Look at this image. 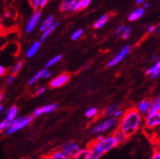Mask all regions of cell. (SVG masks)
<instances>
[{
    "label": "cell",
    "instance_id": "52",
    "mask_svg": "<svg viewBox=\"0 0 160 159\" xmlns=\"http://www.w3.org/2000/svg\"><path fill=\"white\" fill-rule=\"evenodd\" d=\"M159 149H160V145H159Z\"/></svg>",
    "mask_w": 160,
    "mask_h": 159
},
{
    "label": "cell",
    "instance_id": "50",
    "mask_svg": "<svg viewBox=\"0 0 160 159\" xmlns=\"http://www.w3.org/2000/svg\"><path fill=\"white\" fill-rule=\"evenodd\" d=\"M157 32H160V24L157 26Z\"/></svg>",
    "mask_w": 160,
    "mask_h": 159
},
{
    "label": "cell",
    "instance_id": "1",
    "mask_svg": "<svg viewBox=\"0 0 160 159\" xmlns=\"http://www.w3.org/2000/svg\"><path fill=\"white\" fill-rule=\"evenodd\" d=\"M142 115L137 108H129L123 114L119 121V128L127 133L128 136L132 135L141 127Z\"/></svg>",
    "mask_w": 160,
    "mask_h": 159
},
{
    "label": "cell",
    "instance_id": "35",
    "mask_svg": "<svg viewBox=\"0 0 160 159\" xmlns=\"http://www.w3.org/2000/svg\"><path fill=\"white\" fill-rule=\"evenodd\" d=\"M147 28V31L150 33H154V32H157V26H154V25H148L146 27Z\"/></svg>",
    "mask_w": 160,
    "mask_h": 159
},
{
    "label": "cell",
    "instance_id": "48",
    "mask_svg": "<svg viewBox=\"0 0 160 159\" xmlns=\"http://www.w3.org/2000/svg\"><path fill=\"white\" fill-rule=\"evenodd\" d=\"M146 0H136V2L138 4H142L143 3V2H146Z\"/></svg>",
    "mask_w": 160,
    "mask_h": 159
},
{
    "label": "cell",
    "instance_id": "19",
    "mask_svg": "<svg viewBox=\"0 0 160 159\" xmlns=\"http://www.w3.org/2000/svg\"><path fill=\"white\" fill-rule=\"evenodd\" d=\"M58 25H59V22H55L51 27H49V28H47L46 30L43 31L42 37H41V42H45V41L47 40V38L48 37L49 35L51 34V32L55 30V28L58 27Z\"/></svg>",
    "mask_w": 160,
    "mask_h": 159
},
{
    "label": "cell",
    "instance_id": "10",
    "mask_svg": "<svg viewBox=\"0 0 160 159\" xmlns=\"http://www.w3.org/2000/svg\"><path fill=\"white\" fill-rule=\"evenodd\" d=\"M57 109V105L53 103V104H49V105L44 106L42 107L35 109L33 111V116H40L44 114H48V113L53 112Z\"/></svg>",
    "mask_w": 160,
    "mask_h": 159
},
{
    "label": "cell",
    "instance_id": "20",
    "mask_svg": "<svg viewBox=\"0 0 160 159\" xmlns=\"http://www.w3.org/2000/svg\"><path fill=\"white\" fill-rule=\"evenodd\" d=\"M108 19H109V15H102V16L100 18L98 19L97 21L93 24V28H102V27H103L108 21Z\"/></svg>",
    "mask_w": 160,
    "mask_h": 159
},
{
    "label": "cell",
    "instance_id": "31",
    "mask_svg": "<svg viewBox=\"0 0 160 159\" xmlns=\"http://www.w3.org/2000/svg\"><path fill=\"white\" fill-rule=\"evenodd\" d=\"M131 30H132V28L130 26H125L124 28V31L122 32V33L120 34V37H121L122 39H127L128 37V36L130 35V32H131Z\"/></svg>",
    "mask_w": 160,
    "mask_h": 159
},
{
    "label": "cell",
    "instance_id": "33",
    "mask_svg": "<svg viewBox=\"0 0 160 159\" xmlns=\"http://www.w3.org/2000/svg\"><path fill=\"white\" fill-rule=\"evenodd\" d=\"M41 0H31V5L34 10H38L40 8Z\"/></svg>",
    "mask_w": 160,
    "mask_h": 159
},
{
    "label": "cell",
    "instance_id": "32",
    "mask_svg": "<svg viewBox=\"0 0 160 159\" xmlns=\"http://www.w3.org/2000/svg\"><path fill=\"white\" fill-rule=\"evenodd\" d=\"M83 34V29H77V31L73 32L72 34V39L73 41H77L78 40L79 38H81V37L82 36Z\"/></svg>",
    "mask_w": 160,
    "mask_h": 159
},
{
    "label": "cell",
    "instance_id": "28",
    "mask_svg": "<svg viewBox=\"0 0 160 159\" xmlns=\"http://www.w3.org/2000/svg\"><path fill=\"white\" fill-rule=\"evenodd\" d=\"M23 65H24V62H23V61H18L17 62H16L12 67V74L16 75V73H18L20 71V69L22 68Z\"/></svg>",
    "mask_w": 160,
    "mask_h": 159
},
{
    "label": "cell",
    "instance_id": "30",
    "mask_svg": "<svg viewBox=\"0 0 160 159\" xmlns=\"http://www.w3.org/2000/svg\"><path fill=\"white\" fill-rule=\"evenodd\" d=\"M9 127H10V122L9 121H7L6 119L1 121L0 122V133L4 131H7Z\"/></svg>",
    "mask_w": 160,
    "mask_h": 159
},
{
    "label": "cell",
    "instance_id": "26",
    "mask_svg": "<svg viewBox=\"0 0 160 159\" xmlns=\"http://www.w3.org/2000/svg\"><path fill=\"white\" fill-rule=\"evenodd\" d=\"M50 158H52V159H68L69 158L64 153H63L62 150H58L56 152H54L51 155Z\"/></svg>",
    "mask_w": 160,
    "mask_h": 159
},
{
    "label": "cell",
    "instance_id": "16",
    "mask_svg": "<svg viewBox=\"0 0 160 159\" xmlns=\"http://www.w3.org/2000/svg\"><path fill=\"white\" fill-rule=\"evenodd\" d=\"M158 111H160V97H155L150 101V110L148 111V114H152V113L154 112H158Z\"/></svg>",
    "mask_w": 160,
    "mask_h": 159
},
{
    "label": "cell",
    "instance_id": "29",
    "mask_svg": "<svg viewBox=\"0 0 160 159\" xmlns=\"http://www.w3.org/2000/svg\"><path fill=\"white\" fill-rule=\"evenodd\" d=\"M98 114V110L95 107H92V108H89V110L86 111L85 112V116L87 118H93L95 117Z\"/></svg>",
    "mask_w": 160,
    "mask_h": 159
},
{
    "label": "cell",
    "instance_id": "34",
    "mask_svg": "<svg viewBox=\"0 0 160 159\" xmlns=\"http://www.w3.org/2000/svg\"><path fill=\"white\" fill-rule=\"evenodd\" d=\"M15 77H16V75H15V74H12V73L11 75H9V76L8 77V78L6 79V84H7V85H11V84H12L13 81H14Z\"/></svg>",
    "mask_w": 160,
    "mask_h": 159
},
{
    "label": "cell",
    "instance_id": "21",
    "mask_svg": "<svg viewBox=\"0 0 160 159\" xmlns=\"http://www.w3.org/2000/svg\"><path fill=\"white\" fill-rule=\"evenodd\" d=\"M55 23V19H54V16H49L46 20L42 23L40 26V30L42 32L45 31L47 28H48L49 27H51L53 24Z\"/></svg>",
    "mask_w": 160,
    "mask_h": 159
},
{
    "label": "cell",
    "instance_id": "39",
    "mask_svg": "<svg viewBox=\"0 0 160 159\" xmlns=\"http://www.w3.org/2000/svg\"><path fill=\"white\" fill-rule=\"evenodd\" d=\"M6 72H7L6 67H5L3 65L0 64V78L3 77L4 75L6 74Z\"/></svg>",
    "mask_w": 160,
    "mask_h": 159
},
{
    "label": "cell",
    "instance_id": "45",
    "mask_svg": "<svg viewBox=\"0 0 160 159\" xmlns=\"http://www.w3.org/2000/svg\"><path fill=\"white\" fill-rule=\"evenodd\" d=\"M3 42H4L3 39L0 37V51H1V49H2V46H3Z\"/></svg>",
    "mask_w": 160,
    "mask_h": 159
},
{
    "label": "cell",
    "instance_id": "51",
    "mask_svg": "<svg viewBox=\"0 0 160 159\" xmlns=\"http://www.w3.org/2000/svg\"><path fill=\"white\" fill-rule=\"evenodd\" d=\"M1 20H2V16H1V14H0V22H1Z\"/></svg>",
    "mask_w": 160,
    "mask_h": 159
},
{
    "label": "cell",
    "instance_id": "41",
    "mask_svg": "<svg viewBox=\"0 0 160 159\" xmlns=\"http://www.w3.org/2000/svg\"><path fill=\"white\" fill-rule=\"evenodd\" d=\"M46 87H40L38 90L36 91V94L37 95H40V94H42L43 93H45L46 92Z\"/></svg>",
    "mask_w": 160,
    "mask_h": 159
},
{
    "label": "cell",
    "instance_id": "47",
    "mask_svg": "<svg viewBox=\"0 0 160 159\" xmlns=\"http://www.w3.org/2000/svg\"><path fill=\"white\" fill-rule=\"evenodd\" d=\"M158 59H159V57L157 56V55H154V56H152V60L153 61H158Z\"/></svg>",
    "mask_w": 160,
    "mask_h": 159
},
{
    "label": "cell",
    "instance_id": "42",
    "mask_svg": "<svg viewBox=\"0 0 160 159\" xmlns=\"http://www.w3.org/2000/svg\"><path fill=\"white\" fill-rule=\"evenodd\" d=\"M47 2H48V0H41L40 7H44L47 5Z\"/></svg>",
    "mask_w": 160,
    "mask_h": 159
},
{
    "label": "cell",
    "instance_id": "6",
    "mask_svg": "<svg viewBox=\"0 0 160 159\" xmlns=\"http://www.w3.org/2000/svg\"><path fill=\"white\" fill-rule=\"evenodd\" d=\"M79 145L73 142H68L62 145L61 150L69 157V158H75L78 152L80 151Z\"/></svg>",
    "mask_w": 160,
    "mask_h": 159
},
{
    "label": "cell",
    "instance_id": "14",
    "mask_svg": "<svg viewBox=\"0 0 160 159\" xmlns=\"http://www.w3.org/2000/svg\"><path fill=\"white\" fill-rule=\"evenodd\" d=\"M90 2H91V0H77V2L73 5V7L70 10V12H76L82 10V9H85L87 7H89Z\"/></svg>",
    "mask_w": 160,
    "mask_h": 159
},
{
    "label": "cell",
    "instance_id": "38",
    "mask_svg": "<svg viewBox=\"0 0 160 159\" xmlns=\"http://www.w3.org/2000/svg\"><path fill=\"white\" fill-rule=\"evenodd\" d=\"M153 159H160V149L158 148V149H155L154 152L153 153L152 155Z\"/></svg>",
    "mask_w": 160,
    "mask_h": 159
},
{
    "label": "cell",
    "instance_id": "7",
    "mask_svg": "<svg viewBox=\"0 0 160 159\" xmlns=\"http://www.w3.org/2000/svg\"><path fill=\"white\" fill-rule=\"evenodd\" d=\"M41 17H42V14H41L40 11L35 10V12L32 13L26 24V28H25L26 33H30L34 30L35 28L38 26L39 21H40Z\"/></svg>",
    "mask_w": 160,
    "mask_h": 159
},
{
    "label": "cell",
    "instance_id": "25",
    "mask_svg": "<svg viewBox=\"0 0 160 159\" xmlns=\"http://www.w3.org/2000/svg\"><path fill=\"white\" fill-rule=\"evenodd\" d=\"M89 154V148L80 149V151L75 157L76 159H88Z\"/></svg>",
    "mask_w": 160,
    "mask_h": 159
},
{
    "label": "cell",
    "instance_id": "23",
    "mask_svg": "<svg viewBox=\"0 0 160 159\" xmlns=\"http://www.w3.org/2000/svg\"><path fill=\"white\" fill-rule=\"evenodd\" d=\"M119 107L118 104H112L110 107H108V108L105 109L103 111V115L106 117L111 116V115H113V114L116 112V111Z\"/></svg>",
    "mask_w": 160,
    "mask_h": 159
},
{
    "label": "cell",
    "instance_id": "46",
    "mask_svg": "<svg viewBox=\"0 0 160 159\" xmlns=\"http://www.w3.org/2000/svg\"><path fill=\"white\" fill-rule=\"evenodd\" d=\"M4 16H5L6 18H9V17H11V13L9 12H5V14H4Z\"/></svg>",
    "mask_w": 160,
    "mask_h": 159
},
{
    "label": "cell",
    "instance_id": "18",
    "mask_svg": "<svg viewBox=\"0 0 160 159\" xmlns=\"http://www.w3.org/2000/svg\"><path fill=\"white\" fill-rule=\"evenodd\" d=\"M77 0H64L60 4L59 9L61 12H67V11H70L73 5L77 2Z\"/></svg>",
    "mask_w": 160,
    "mask_h": 159
},
{
    "label": "cell",
    "instance_id": "43",
    "mask_svg": "<svg viewBox=\"0 0 160 159\" xmlns=\"http://www.w3.org/2000/svg\"><path fill=\"white\" fill-rule=\"evenodd\" d=\"M4 98V93L2 91H0V103L2 102Z\"/></svg>",
    "mask_w": 160,
    "mask_h": 159
},
{
    "label": "cell",
    "instance_id": "40",
    "mask_svg": "<svg viewBox=\"0 0 160 159\" xmlns=\"http://www.w3.org/2000/svg\"><path fill=\"white\" fill-rule=\"evenodd\" d=\"M51 72L46 68L44 74H43V76H42V79H48V78H50V77H51Z\"/></svg>",
    "mask_w": 160,
    "mask_h": 159
},
{
    "label": "cell",
    "instance_id": "12",
    "mask_svg": "<svg viewBox=\"0 0 160 159\" xmlns=\"http://www.w3.org/2000/svg\"><path fill=\"white\" fill-rule=\"evenodd\" d=\"M150 100L148 99H145V100H142L140 102L138 103V106H137V110H138L139 112L142 114V115H146L148 114V111L150 110Z\"/></svg>",
    "mask_w": 160,
    "mask_h": 159
},
{
    "label": "cell",
    "instance_id": "3",
    "mask_svg": "<svg viewBox=\"0 0 160 159\" xmlns=\"http://www.w3.org/2000/svg\"><path fill=\"white\" fill-rule=\"evenodd\" d=\"M33 120V116L27 115V116L16 117L14 120L10 122V127L6 131L7 135H12L13 133L18 132L19 130L26 127L28 125L30 124Z\"/></svg>",
    "mask_w": 160,
    "mask_h": 159
},
{
    "label": "cell",
    "instance_id": "5",
    "mask_svg": "<svg viewBox=\"0 0 160 159\" xmlns=\"http://www.w3.org/2000/svg\"><path fill=\"white\" fill-rule=\"evenodd\" d=\"M144 123L146 128L154 129L160 127V111L146 115Z\"/></svg>",
    "mask_w": 160,
    "mask_h": 159
},
{
    "label": "cell",
    "instance_id": "2",
    "mask_svg": "<svg viewBox=\"0 0 160 159\" xmlns=\"http://www.w3.org/2000/svg\"><path fill=\"white\" fill-rule=\"evenodd\" d=\"M117 145L113 135L107 136L100 140H96L89 147L88 159H98L105 153L115 148Z\"/></svg>",
    "mask_w": 160,
    "mask_h": 159
},
{
    "label": "cell",
    "instance_id": "36",
    "mask_svg": "<svg viewBox=\"0 0 160 159\" xmlns=\"http://www.w3.org/2000/svg\"><path fill=\"white\" fill-rule=\"evenodd\" d=\"M124 28H125V26H124V25H120V27H118V28H116V32H115V34H116V36H119V35L121 34L122 32L124 31Z\"/></svg>",
    "mask_w": 160,
    "mask_h": 159
},
{
    "label": "cell",
    "instance_id": "27",
    "mask_svg": "<svg viewBox=\"0 0 160 159\" xmlns=\"http://www.w3.org/2000/svg\"><path fill=\"white\" fill-rule=\"evenodd\" d=\"M62 58V55L60 54H58V55H55V57H53L52 58H51L48 62L46 63V67H51L53 65H55V63H57L58 62H59V60H61Z\"/></svg>",
    "mask_w": 160,
    "mask_h": 159
},
{
    "label": "cell",
    "instance_id": "8",
    "mask_svg": "<svg viewBox=\"0 0 160 159\" xmlns=\"http://www.w3.org/2000/svg\"><path fill=\"white\" fill-rule=\"evenodd\" d=\"M129 51H130V47H128V46H125V47H123V48H122L121 50L118 52V54H116V56L114 57L112 60L108 62V66L114 67L115 65H116L117 63L121 62V61L124 59V57H125L126 55L129 53Z\"/></svg>",
    "mask_w": 160,
    "mask_h": 159
},
{
    "label": "cell",
    "instance_id": "11",
    "mask_svg": "<svg viewBox=\"0 0 160 159\" xmlns=\"http://www.w3.org/2000/svg\"><path fill=\"white\" fill-rule=\"evenodd\" d=\"M113 136L115 137V139H116L117 145H121V144L124 143L128 140V137H129L127 133L124 132V131H122L121 129L120 128L115 131V132L113 133Z\"/></svg>",
    "mask_w": 160,
    "mask_h": 159
},
{
    "label": "cell",
    "instance_id": "22",
    "mask_svg": "<svg viewBox=\"0 0 160 159\" xmlns=\"http://www.w3.org/2000/svg\"><path fill=\"white\" fill-rule=\"evenodd\" d=\"M45 70H46V68L42 69L41 71H39L38 72L36 73V74H35L34 76H33V77H32L29 81H28V85H30V86L31 85H33L37 81H38V80H40L41 78H42V76L45 72Z\"/></svg>",
    "mask_w": 160,
    "mask_h": 159
},
{
    "label": "cell",
    "instance_id": "24",
    "mask_svg": "<svg viewBox=\"0 0 160 159\" xmlns=\"http://www.w3.org/2000/svg\"><path fill=\"white\" fill-rule=\"evenodd\" d=\"M154 73H160V59H158L156 62V63L150 68L146 70V74L147 75H152Z\"/></svg>",
    "mask_w": 160,
    "mask_h": 159
},
{
    "label": "cell",
    "instance_id": "37",
    "mask_svg": "<svg viewBox=\"0 0 160 159\" xmlns=\"http://www.w3.org/2000/svg\"><path fill=\"white\" fill-rule=\"evenodd\" d=\"M123 114H124V112H123L122 110H119V109H117V110L116 111V112L113 114V116L117 118V119H119V118H121Z\"/></svg>",
    "mask_w": 160,
    "mask_h": 159
},
{
    "label": "cell",
    "instance_id": "4",
    "mask_svg": "<svg viewBox=\"0 0 160 159\" xmlns=\"http://www.w3.org/2000/svg\"><path fill=\"white\" fill-rule=\"evenodd\" d=\"M118 124H119V119H117L116 117L109 118V119H105L98 125H96L92 130V132L94 133V134L106 132L115 128Z\"/></svg>",
    "mask_w": 160,
    "mask_h": 159
},
{
    "label": "cell",
    "instance_id": "15",
    "mask_svg": "<svg viewBox=\"0 0 160 159\" xmlns=\"http://www.w3.org/2000/svg\"><path fill=\"white\" fill-rule=\"evenodd\" d=\"M40 47H41L40 41H37V42L32 43V46H31V47H29V49L27 51L26 56L28 57V58H32V57L34 56L35 54H37V52H38V51L39 50V48H40Z\"/></svg>",
    "mask_w": 160,
    "mask_h": 159
},
{
    "label": "cell",
    "instance_id": "44",
    "mask_svg": "<svg viewBox=\"0 0 160 159\" xmlns=\"http://www.w3.org/2000/svg\"><path fill=\"white\" fill-rule=\"evenodd\" d=\"M149 7H150V3H149V2H143V8H148Z\"/></svg>",
    "mask_w": 160,
    "mask_h": 159
},
{
    "label": "cell",
    "instance_id": "9",
    "mask_svg": "<svg viewBox=\"0 0 160 159\" xmlns=\"http://www.w3.org/2000/svg\"><path fill=\"white\" fill-rule=\"evenodd\" d=\"M69 81V75L67 73H63L59 75L58 77L53 79L50 83V86L51 88H59L61 86H63L66 85Z\"/></svg>",
    "mask_w": 160,
    "mask_h": 159
},
{
    "label": "cell",
    "instance_id": "17",
    "mask_svg": "<svg viewBox=\"0 0 160 159\" xmlns=\"http://www.w3.org/2000/svg\"><path fill=\"white\" fill-rule=\"evenodd\" d=\"M144 12L145 11L143 7L138 8L128 16V20L129 21H135V20L140 19L144 15Z\"/></svg>",
    "mask_w": 160,
    "mask_h": 159
},
{
    "label": "cell",
    "instance_id": "13",
    "mask_svg": "<svg viewBox=\"0 0 160 159\" xmlns=\"http://www.w3.org/2000/svg\"><path fill=\"white\" fill-rule=\"evenodd\" d=\"M18 114V108L16 106H12L8 109L5 112V119L7 121L12 122L17 117Z\"/></svg>",
    "mask_w": 160,
    "mask_h": 159
},
{
    "label": "cell",
    "instance_id": "49",
    "mask_svg": "<svg viewBox=\"0 0 160 159\" xmlns=\"http://www.w3.org/2000/svg\"><path fill=\"white\" fill-rule=\"evenodd\" d=\"M2 110H3V107H2V105L0 103V114L2 112Z\"/></svg>",
    "mask_w": 160,
    "mask_h": 159
}]
</instances>
